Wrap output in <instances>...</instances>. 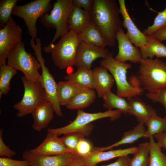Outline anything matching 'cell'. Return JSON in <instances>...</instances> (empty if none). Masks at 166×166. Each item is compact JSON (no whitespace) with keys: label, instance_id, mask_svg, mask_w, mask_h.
Instances as JSON below:
<instances>
[{"label":"cell","instance_id":"cell-23","mask_svg":"<svg viewBox=\"0 0 166 166\" xmlns=\"http://www.w3.org/2000/svg\"><path fill=\"white\" fill-rule=\"evenodd\" d=\"M78 34L80 42L91 44L102 48H105L107 46L100 30L92 21Z\"/></svg>","mask_w":166,"mask_h":166},{"label":"cell","instance_id":"cell-26","mask_svg":"<svg viewBox=\"0 0 166 166\" xmlns=\"http://www.w3.org/2000/svg\"><path fill=\"white\" fill-rule=\"evenodd\" d=\"M147 36L146 45L140 49L142 58L153 59L154 56L166 58V46L152 36Z\"/></svg>","mask_w":166,"mask_h":166},{"label":"cell","instance_id":"cell-33","mask_svg":"<svg viewBox=\"0 0 166 166\" xmlns=\"http://www.w3.org/2000/svg\"><path fill=\"white\" fill-rule=\"evenodd\" d=\"M18 0H2L0 1V26L4 27L11 17L14 8Z\"/></svg>","mask_w":166,"mask_h":166},{"label":"cell","instance_id":"cell-4","mask_svg":"<svg viewBox=\"0 0 166 166\" xmlns=\"http://www.w3.org/2000/svg\"><path fill=\"white\" fill-rule=\"evenodd\" d=\"M121 113L117 110L91 113L79 109L77 110L75 119L70 124L61 127L49 128L48 129L47 132L56 134L58 136L72 133H79L84 136H88L90 135L93 128L91 123L92 122L108 117L109 118L111 121H113L119 118Z\"/></svg>","mask_w":166,"mask_h":166},{"label":"cell","instance_id":"cell-17","mask_svg":"<svg viewBox=\"0 0 166 166\" xmlns=\"http://www.w3.org/2000/svg\"><path fill=\"white\" fill-rule=\"evenodd\" d=\"M58 136L56 134L48 132L42 142L36 148L30 150L34 153L44 156H54L69 152L73 153L66 148Z\"/></svg>","mask_w":166,"mask_h":166},{"label":"cell","instance_id":"cell-38","mask_svg":"<svg viewBox=\"0 0 166 166\" xmlns=\"http://www.w3.org/2000/svg\"><path fill=\"white\" fill-rule=\"evenodd\" d=\"M3 130H0V156L1 157L11 158L16 154L15 152L10 149L4 143L2 137Z\"/></svg>","mask_w":166,"mask_h":166},{"label":"cell","instance_id":"cell-13","mask_svg":"<svg viewBox=\"0 0 166 166\" xmlns=\"http://www.w3.org/2000/svg\"><path fill=\"white\" fill-rule=\"evenodd\" d=\"M22 156L29 166H65L78 156L72 152L54 156H44L34 153L30 150H26Z\"/></svg>","mask_w":166,"mask_h":166},{"label":"cell","instance_id":"cell-19","mask_svg":"<svg viewBox=\"0 0 166 166\" xmlns=\"http://www.w3.org/2000/svg\"><path fill=\"white\" fill-rule=\"evenodd\" d=\"M94 89L97 92L99 98L102 97L111 91L114 80L105 67L100 66L95 68L92 70Z\"/></svg>","mask_w":166,"mask_h":166},{"label":"cell","instance_id":"cell-11","mask_svg":"<svg viewBox=\"0 0 166 166\" xmlns=\"http://www.w3.org/2000/svg\"><path fill=\"white\" fill-rule=\"evenodd\" d=\"M22 30L11 17L0 30V66L6 64L9 53L22 41Z\"/></svg>","mask_w":166,"mask_h":166},{"label":"cell","instance_id":"cell-34","mask_svg":"<svg viewBox=\"0 0 166 166\" xmlns=\"http://www.w3.org/2000/svg\"><path fill=\"white\" fill-rule=\"evenodd\" d=\"M166 26V6L162 11L158 13L153 24L143 31L146 35H150L156 31Z\"/></svg>","mask_w":166,"mask_h":166},{"label":"cell","instance_id":"cell-18","mask_svg":"<svg viewBox=\"0 0 166 166\" xmlns=\"http://www.w3.org/2000/svg\"><path fill=\"white\" fill-rule=\"evenodd\" d=\"M128 100L129 105L128 114L134 116L139 123L144 124L150 118L157 115L154 109L146 104L138 96Z\"/></svg>","mask_w":166,"mask_h":166},{"label":"cell","instance_id":"cell-16","mask_svg":"<svg viewBox=\"0 0 166 166\" xmlns=\"http://www.w3.org/2000/svg\"><path fill=\"white\" fill-rule=\"evenodd\" d=\"M138 147L116 150H110L108 151H100L94 148L89 155L83 157H79L85 166H96L101 162L110 160L119 157L134 154L138 150Z\"/></svg>","mask_w":166,"mask_h":166},{"label":"cell","instance_id":"cell-39","mask_svg":"<svg viewBox=\"0 0 166 166\" xmlns=\"http://www.w3.org/2000/svg\"><path fill=\"white\" fill-rule=\"evenodd\" d=\"M0 166H29L25 160H17L4 157L0 158Z\"/></svg>","mask_w":166,"mask_h":166},{"label":"cell","instance_id":"cell-28","mask_svg":"<svg viewBox=\"0 0 166 166\" xmlns=\"http://www.w3.org/2000/svg\"><path fill=\"white\" fill-rule=\"evenodd\" d=\"M104 101L103 107L108 110L116 109L124 114H128L129 105L124 98L120 97L113 93L111 91L103 97Z\"/></svg>","mask_w":166,"mask_h":166},{"label":"cell","instance_id":"cell-22","mask_svg":"<svg viewBox=\"0 0 166 166\" xmlns=\"http://www.w3.org/2000/svg\"><path fill=\"white\" fill-rule=\"evenodd\" d=\"M146 130L144 124L139 123L132 129L124 132L121 139L118 141L107 147L94 148L100 151H106L122 145L132 144L139 139L144 137Z\"/></svg>","mask_w":166,"mask_h":166},{"label":"cell","instance_id":"cell-24","mask_svg":"<svg viewBox=\"0 0 166 166\" xmlns=\"http://www.w3.org/2000/svg\"><path fill=\"white\" fill-rule=\"evenodd\" d=\"M85 88L70 81H66L57 83V96L61 106H66L75 96Z\"/></svg>","mask_w":166,"mask_h":166},{"label":"cell","instance_id":"cell-41","mask_svg":"<svg viewBox=\"0 0 166 166\" xmlns=\"http://www.w3.org/2000/svg\"><path fill=\"white\" fill-rule=\"evenodd\" d=\"M130 159L128 155H125L118 157L115 161L109 164L96 166H128Z\"/></svg>","mask_w":166,"mask_h":166},{"label":"cell","instance_id":"cell-20","mask_svg":"<svg viewBox=\"0 0 166 166\" xmlns=\"http://www.w3.org/2000/svg\"><path fill=\"white\" fill-rule=\"evenodd\" d=\"M54 112L53 106L49 102L37 108L32 114L34 130L40 132L46 128L53 118Z\"/></svg>","mask_w":166,"mask_h":166},{"label":"cell","instance_id":"cell-27","mask_svg":"<svg viewBox=\"0 0 166 166\" xmlns=\"http://www.w3.org/2000/svg\"><path fill=\"white\" fill-rule=\"evenodd\" d=\"M64 79L82 87L94 89L93 72L91 69L77 68L75 72L68 74Z\"/></svg>","mask_w":166,"mask_h":166},{"label":"cell","instance_id":"cell-36","mask_svg":"<svg viewBox=\"0 0 166 166\" xmlns=\"http://www.w3.org/2000/svg\"><path fill=\"white\" fill-rule=\"evenodd\" d=\"M90 142L84 138L78 142L76 148V153L79 157L86 156L90 153L93 150Z\"/></svg>","mask_w":166,"mask_h":166},{"label":"cell","instance_id":"cell-10","mask_svg":"<svg viewBox=\"0 0 166 166\" xmlns=\"http://www.w3.org/2000/svg\"><path fill=\"white\" fill-rule=\"evenodd\" d=\"M36 42L35 44L34 40H31L30 43L34 51L37 60L41 65L42 73L40 83L45 92L49 102L53 106L54 112L58 116L61 117L63 114L58 98L57 83L45 65L44 60L42 54V43L40 39L37 38Z\"/></svg>","mask_w":166,"mask_h":166},{"label":"cell","instance_id":"cell-43","mask_svg":"<svg viewBox=\"0 0 166 166\" xmlns=\"http://www.w3.org/2000/svg\"><path fill=\"white\" fill-rule=\"evenodd\" d=\"M153 136L156 139L160 147L166 150V132L157 134Z\"/></svg>","mask_w":166,"mask_h":166},{"label":"cell","instance_id":"cell-29","mask_svg":"<svg viewBox=\"0 0 166 166\" xmlns=\"http://www.w3.org/2000/svg\"><path fill=\"white\" fill-rule=\"evenodd\" d=\"M17 73V70L7 64L0 66V97L9 92L10 81Z\"/></svg>","mask_w":166,"mask_h":166},{"label":"cell","instance_id":"cell-7","mask_svg":"<svg viewBox=\"0 0 166 166\" xmlns=\"http://www.w3.org/2000/svg\"><path fill=\"white\" fill-rule=\"evenodd\" d=\"M24 87L23 97L20 101L13 105L17 116L22 117L32 113L38 107L49 102L45 92L39 82L31 81L25 76L21 77Z\"/></svg>","mask_w":166,"mask_h":166},{"label":"cell","instance_id":"cell-31","mask_svg":"<svg viewBox=\"0 0 166 166\" xmlns=\"http://www.w3.org/2000/svg\"><path fill=\"white\" fill-rule=\"evenodd\" d=\"M147 129L144 138H149L154 135L166 132V117L161 118L158 115L153 116L145 123Z\"/></svg>","mask_w":166,"mask_h":166},{"label":"cell","instance_id":"cell-35","mask_svg":"<svg viewBox=\"0 0 166 166\" xmlns=\"http://www.w3.org/2000/svg\"><path fill=\"white\" fill-rule=\"evenodd\" d=\"M83 138H84V136L81 133H72L65 134L60 138L66 148L77 155L76 148L77 145L79 141Z\"/></svg>","mask_w":166,"mask_h":166},{"label":"cell","instance_id":"cell-25","mask_svg":"<svg viewBox=\"0 0 166 166\" xmlns=\"http://www.w3.org/2000/svg\"><path fill=\"white\" fill-rule=\"evenodd\" d=\"M96 98V93L93 89L84 88L79 91L66 106L70 110L81 109L92 104Z\"/></svg>","mask_w":166,"mask_h":166},{"label":"cell","instance_id":"cell-30","mask_svg":"<svg viewBox=\"0 0 166 166\" xmlns=\"http://www.w3.org/2000/svg\"><path fill=\"white\" fill-rule=\"evenodd\" d=\"M149 138V166H166V155L162 152L161 148L154 140L153 136Z\"/></svg>","mask_w":166,"mask_h":166},{"label":"cell","instance_id":"cell-5","mask_svg":"<svg viewBox=\"0 0 166 166\" xmlns=\"http://www.w3.org/2000/svg\"><path fill=\"white\" fill-rule=\"evenodd\" d=\"M101 66L109 70L113 77L117 86V95L123 98H130L140 96L144 90L140 87L131 85L128 81L127 73L132 65L120 62L113 57V53L100 62Z\"/></svg>","mask_w":166,"mask_h":166},{"label":"cell","instance_id":"cell-3","mask_svg":"<svg viewBox=\"0 0 166 166\" xmlns=\"http://www.w3.org/2000/svg\"><path fill=\"white\" fill-rule=\"evenodd\" d=\"M73 7V0H57L54 3L50 13L45 14L41 18L40 22L45 28L52 27L56 30L49 44L43 48L46 53H49L51 48L57 39L70 30L69 20Z\"/></svg>","mask_w":166,"mask_h":166},{"label":"cell","instance_id":"cell-42","mask_svg":"<svg viewBox=\"0 0 166 166\" xmlns=\"http://www.w3.org/2000/svg\"><path fill=\"white\" fill-rule=\"evenodd\" d=\"M150 36L160 42L166 40V26L159 29Z\"/></svg>","mask_w":166,"mask_h":166},{"label":"cell","instance_id":"cell-14","mask_svg":"<svg viewBox=\"0 0 166 166\" xmlns=\"http://www.w3.org/2000/svg\"><path fill=\"white\" fill-rule=\"evenodd\" d=\"M116 40L118 43V52L114 58L123 63L129 61L134 63H139L142 59L140 50L133 45L121 28L117 34Z\"/></svg>","mask_w":166,"mask_h":166},{"label":"cell","instance_id":"cell-15","mask_svg":"<svg viewBox=\"0 0 166 166\" xmlns=\"http://www.w3.org/2000/svg\"><path fill=\"white\" fill-rule=\"evenodd\" d=\"M119 12L123 18L122 25L127 30L126 34L131 42L135 46L141 48L147 43V36L141 32L131 19L124 0H118Z\"/></svg>","mask_w":166,"mask_h":166},{"label":"cell","instance_id":"cell-21","mask_svg":"<svg viewBox=\"0 0 166 166\" xmlns=\"http://www.w3.org/2000/svg\"><path fill=\"white\" fill-rule=\"evenodd\" d=\"M91 22L90 12L73 5L69 20L70 30H73L79 34Z\"/></svg>","mask_w":166,"mask_h":166},{"label":"cell","instance_id":"cell-12","mask_svg":"<svg viewBox=\"0 0 166 166\" xmlns=\"http://www.w3.org/2000/svg\"><path fill=\"white\" fill-rule=\"evenodd\" d=\"M113 53L108 49L94 45L80 42L77 49L75 65L77 68L91 69L92 64L97 59H106Z\"/></svg>","mask_w":166,"mask_h":166},{"label":"cell","instance_id":"cell-8","mask_svg":"<svg viewBox=\"0 0 166 166\" xmlns=\"http://www.w3.org/2000/svg\"><path fill=\"white\" fill-rule=\"evenodd\" d=\"M7 64L17 70L21 71L29 80L41 82V75L38 70L41 69L39 62L32 55L26 51L22 41L9 53Z\"/></svg>","mask_w":166,"mask_h":166},{"label":"cell","instance_id":"cell-32","mask_svg":"<svg viewBox=\"0 0 166 166\" xmlns=\"http://www.w3.org/2000/svg\"><path fill=\"white\" fill-rule=\"evenodd\" d=\"M133 157L130 159L128 166H149V143L140 144Z\"/></svg>","mask_w":166,"mask_h":166},{"label":"cell","instance_id":"cell-9","mask_svg":"<svg viewBox=\"0 0 166 166\" xmlns=\"http://www.w3.org/2000/svg\"><path fill=\"white\" fill-rule=\"evenodd\" d=\"M50 0H35L23 5H16L13 9L12 14L23 20L33 40L37 39V20L50 10Z\"/></svg>","mask_w":166,"mask_h":166},{"label":"cell","instance_id":"cell-1","mask_svg":"<svg viewBox=\"0 0 166 166\" xmlns=\"http://www.w3.org/2000/svg\"><path fill=\"white\" fill-rule=\"evenodd\" d=\"M90 13L92 22L100 30L107 46H114L121 24L116 1L94 0Z\"/></svg>","mask_w":166,"mask_h":166},{"label":"cell","instance_id":"cell-40","mask_svg":"<svg viewBox=\"0 0 166 166\" xmlns=\"http://www.w3.org/2000/svg\"><path fill=\"white\" fill-rule=\"evenodd\" d=\"M94 0H73L74 6L79 8H83L86 11L90 12Z\"/></svg>","mask_w":166,"mask_h":166},{"label":"cell","instance_id":"cell-44","mask_svg":"<svg viewBox=\"0 0 166 166\" xmlns=\"http://www.w3.org/2000/svg\"><path fill=\"white\" fill-rule=\"evenodd\" d=\"M65 166H85L83 161L79 156L73 159Z\"/></svg>","mask_w":166,"mask_h":166},{"label":"cell","instance_id":"cell-6","mask_svg":"<svg viewBox=\"0 0 166 166\" xmlns=\"http://www.w3.org/2000/svg\"><path fill=\"white\" fill-rule=\"evenodd\" d=\"M80 42L79 34L72 30L61 37L49 51L55 65L61 69L75 65Z\"/></svg>","mask_w":166,"mask_h":166},{"label":"cell","instance_id":"cell-37","mask_svg":"<svg viewBox=\"0 0 166 166\" xmlns=\"http://www.w3.org/2000/svg\"><path fill=\"white\" fill-rule=\"evenodd\" d=\"M145 95L153 102H158L163 105L165 110V117H166V88L155 93L148 92Z\"/></svg>","mask_w":166,"mask_h":166},{"label":"cell","instance_id":"cell-2","mask_svg":"<svg viewBox=\"0 0 166 166\" xmlns=\"http://www.w3.org/2000/svg\"><path fill=\"white\" fill-rule=\"evenodd\" d=\"M138 76L132 80L133 85L140 86L149 93L166 88V63L158 58L141 59Z\"/></svg>","mask_w":166,"mask_h":166}]
</instances>
